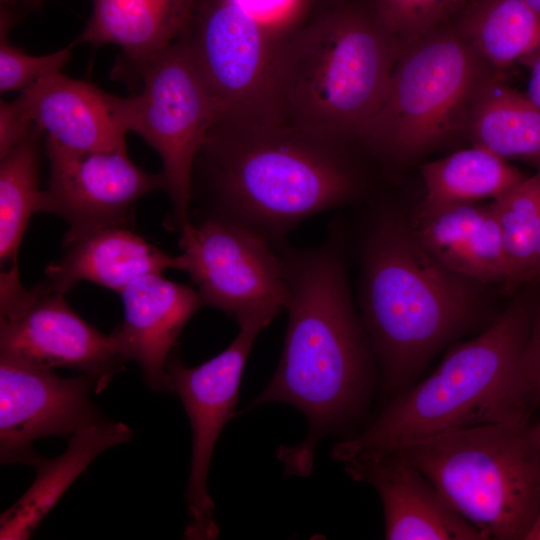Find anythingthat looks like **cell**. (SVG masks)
<instances>
[{
    "instance_id": "38",
    "label": "cell",
    "mask_w": 540,
    "mask_h": 540,
    "mask_svg": "<svg viewBox=\"0 0 540 540\" xmlns=\"http://www.w3.org/2000/svg\"><path fill=\"white\" fill-rule=\"evenodd\" d=\"M532 425H533V429H534L535 433L540 438V420L538 422H536L535 424H532Z\"/></svg>"
},
{
    "instance_id": "36",
    "label": "cell",
    "mask_w": 540,
    "mask_h": 540,
    "mask_svg": "<svg viewBox=\"0 0 540 540\" xmlns=\"http://www.w3.org/2000/svg\"><path fill=\"white\" fill-rule=\"evenodd\" d=\"M0 2H1V7L14 9L18 3V0H0Z\"/></svg>"
},
{
    "instance_id": "21",
    "label": "cell",
    "mask_w": 540,
    "mask_h": 540,
    "mask_svg": "<svg viewBox=\"0 0 540 540\" xmlns=\"http://www.w3.org/2000/svg\"><path fill=\"white\" fill-rule=\"evenodd\" d=\"M133 433L123 423L104 420L73 434L61 456L41 457L34 465L37 476L32 486L2 514L0 538H29L89 463L106 449L130 441Z\"/></svg>"
},
{
    "instance_id": "19",
    "label": "cell",
    "mask_w": 540,
    "mask_h": 540,
    "mask_svg": "<svg viewBox=\"0 0 540 540\" xmlns=\"http://www.w3.org/2000/svg\"><path fill=\"white\" fill-rule=\"evenodd\" d=\"M63 245V255L46 267L44 280L62 294L80 281L120 293L144 275L182 270L180 255L163 251L127 227L101 228Z\"/></svg>"
},
{
    "instance_id": "25",
    "label": "cell",
    "mask_w": 540,
    "mask_h": 540,
    "mask_svg": "<svg viewBox=\"0 0 540 540\" xmlns=\"http://www.w3.org/2000/svg\"><path fill=\"white\" fill-rule=\"evenodd\" d=\"M44 131L32 124L27 134L0 157L1 268L18 264V251L33 214L41 212L39 187L41 140Z\"/></svg>"
},
{
    "instance_id": "14",
    "label": "cell",
    "mask_w": 540,
    "mask_h": 540,
    "mask_svg": "<svg viewBox=\"0 0 540 540\" xmlns=\"http://www.w3.org/2000/svg\"><path fill=\"white\" fill-rule=\"evenodd\" d=\"M97 381L81 374L62 378L53 369L0 354L1 464L34 466L42 456L33 442L72 436L105 419L91 400Z\"/></svg>"
},
{
    "instance_id": "15",
    "label": "cell",
    "mask_w": 540,
    "mask_h": 540,
    "mask_svg": "<svg viewBox=\"0 0 540 540\" xmlns=\"http://www.w3.org/2000/svg\"><path fill=\"white\" fill-rule=\"evenodd\" d=\"M14 101L31 122L78 151H111L126 145L132 127L134 95L118 97L61 72L39 79Z\"/></svg>"
},
{
    "instance_id": "27",
    "label": "cell",
    "mask_w": 540,
    "mask_h": 540,
    "mask_svg": "<svg viewBox=\"0 0 540 540\" xmlns=\"http://www.w3.org/2000/svg\"><path fill=\"white\" fill-rule=\"evenodd\" d=\"M17 20L14 9L1 7L0 12V91H23L39 79L57 72L70 61L72 43L42 56H32L12 45L8 33Z\"/></svg>"
},
{
    "instance_id": "16",
    "label": "cell",
    "mask_w": 540,
    "mask_h": 540,
    "mask_svg": "<svg viewBox=\"0 0 540 540\" xmlns=\"http://www.w3.org/2000/svg\"><path fill=\"white\" fill-rule=\"evenodd\" d=\"M119 294L123 321L110 333L118 351L140 365L150 389L174 393L166 363L183 328L204 305L199 292L162 274H148Z\"/></svg>"
},
{
    "instance_id": "37",
    "label": "cell",
    "mask_w": 540,
    "mask_h": 540,
    "mask_svg": "<svg viewBox=\"0 0 540 540\" xmlns=\"http://www.w3.org/2000/svg\"><path fill=\"white\" fill-rule=\"evenodd\" d=\"M529 5H531L536 11L540 13V0H525Z\"/></svg>"
},
{
    "instance_id": "35",
    "label": "cell",
    "mask_w": 540,
    "mask_h": 540,
    "mask_svg": "<svg viewBox=\"0 0 540 540\" xmlns=\"http://www.w3.org/2000/svg\"><path fill=\"white\" fill-rule=\"evenodd\" d=\"M43 3V0H23V6L27 11L37 10Z\"/></svg>"
},
{
    "instance_id": "3",
    "label": "cell",
    "mask_w": 540,
    "mask_h": 540,
    "mask_svg": "<svg viewBox=\"0 0 540 540\" xmlns=\"http://www.w3.org/2000/svg\"><path fill=\"white\" fill-rule=\"evenodd\" d=\"M345 143L276 122H215L193 165L200 215L245 225L273 245L301 222L358 201L364 181Z\"/></svg>"
},
{
    "instance_id": "7",
    "label": "cell",
    "mask_w": 540,
    "mask_h": 540,
    "mask_svg": "<svg viewBox=\"0 0 540 540\" xmlns=\"http://www.w3.org/2000/svg\"><path fill=\"white\" fill-rule=\"evenodd\" d=\"M493 76L460 31L438 28L401 49L359 140L388 160L417 157L467 129L475 96Z\"/></svg>"
},
{
    "instance_id": "23",
    "label": "cell",
    "mask_w": 540,
    "mask_h": 540,
    "mask_svg": "<svg viewBox=\"0 0 540 540\" xmlns=\"http://www.w3.org/2000/svg\"><path fill=\"white\" fill-rule=\"evenodd\" d=\"M421 175L425 195L416 209L423 211L494 200L525 178L506 159L479 145L422 165Z\"/></svg>"
},
{
    "instance_id": "26",
    "label": "cell",
    "mask_w": 540,
    "mask_h": 540,
    "mask_svg": "<svg viewBox=\"0 0 540 540\" xmlns=\"http://www.w3.org/2000/svg\"><path fill=\"white\" fill-rule=\"evenodd\" d=\"M490 204L500 227L510 269L503 289L513 294L533 281L531 264L540 214V170L525 177Z\"/></svg>"
},
{
    "instance_id": "22",
    "label": "cell",
    "mask_w": 540,
    "mask_h": 540,
    "mask_svg": "<svg viewBox=\"0 0 540 540\" xmlns=\"http://www.w3.org/2000/svg\"><path fill=\"white\" fill-rule=\"evenodd\" d=\"M467 130L474 145L540 169V109L525 93L500 83L495 76L477 92Z\"/></svg>"
},
{
    "instance_id": "5",
    "label": "cell",
    "mask_w": 540,
    "mask_h": 540,
    "mask_svg": "<svg viewBox=\"0 0 540 540\" xmlns=\"http://www.w3.org/2000/svg\"><path fill=\"white\" fill-rule=\"evenodd\" d=\"M400 51L370 4L325 5L277 46L274 88L283 122L343 142L359 139Z\"/></svg>"
},
{
    "instance_id": "24",
    "label": "cell",
    "mask_w": 540,
    "mask_h": 540,
    "mask_svg": "<svg viewBox=\"0 0 540 540\" xmlns=\"http://www.w3.org/2000/svg\"><path fill=\"white\" fill-rule=\"evenodd\" d=\"M460 32L494 73L540 52V13L525 0H481Z\"/></svg>"
},
{
    "instance_id": "17",
    "label": "cell",
    "mask_w": 540,
    "mask_h": 540,
    "mask_svg": "<svg viewBox=\"0 0 540 540\" xmlns=\"http://www.w3.org/2000/svg\"><path fill=\"white\" fill-rule=\"evenodd\" d=\"M343 465L351 478L372 485L378 492L385 539L484 540L441 491L399 452Z\"/></svg>"
},
{
    "instance_id": "40",
    "label": "cell",
    "mask_w": 540,
    "mask_h": 540,
    "mask_svg": "<svg viewBox=\"0 0 540 540\" xmlns=\"http://www.w3.org/2000/svg\"><path fill=\"white\" fill-rule=\"evenodd\" d=\"M539 279H540V277H539Z\"/></svg>"
},
{
    "instance_id": "33",
    "label": "cell",
    "mask_w": 540,
    "mask_h": 540,
    "mask_svg": "<svg viewBox=\"0 0 540 540\" xmlns=\"http://www.w3.org/2000/svg\"><path fill=\"white\" fill-rule=\"evenodd\" d=\"M531 276H532V280L538 279L540 277V214H539L535 238H534L533 257H532V264H531Z\"/></svg>"
},
{
    "instance_id": "1",
    "label": "cell",
    "mask_w": 540,
    "mask_h": 540,
    "mask_svg": "<svg viewBox=\"0 0 540 540\" xmlns=\"http://www.w3.org/2000/svg\"><path fill=\"white\" fill-rule=\"evenodd\" d=\"M275 248L288 289L287 330L277 369L248 409L280 402L306 416L305 439L281 446L277 458L286 475L307 477L321 438L348 430L364 416L379 374L351 293L342 217L317 246L295 247L286 240Z\"/></svg>"
},
{
    "instance_id": "8",
    "label": "cell",
    "mask_w": 540,
    "mask_h": 540,
    "mask_svg": "<svg viewBox=\"0 0 540 540\" xmlns=\"http://www.w3.org/2000/svg\"><path fill=\"white\" fill-rule=\"evenodd\" d=\"M128 73L142 82L131 131L161 158L172 203L165 225L179 232L191 220L193 165L217 120L216 107L185 36Z\"/></svg>"
},
{
    "instance_id": "30",
    "label": "cell",
    "mask_w": 540,
    "mask_h": 540,
    "mask_svg": "<svg viewBox=\"0 0 540 540\" xmlns=\"http://www.w3.org/2000/svg\"><path fill=\"white\" fill-rule=\"evenodd\" d=\"M521 367L528 390L537 404L540 402V300L523 351Z\"/></svg>"
},
{
    "instance_id": "28",
    "label": "cell",
    "mask_w": 540,
    "mask_h": 540,
    "mask_svg": "<svg viewBox=\"0 0 540 540\" xmlns=\"http://www.w3.org/2000/svg\"><path fill=\"white\" fill-rule=\"evenodd\" d=\"M457 0H370L376 17L400 49L439 28Z\"/></svg>"
},
{
    "instance_id": "11",
    "label": "cell",
    "mask_w": 540,
    "mask_h": 540,
    "mask_svg": "<svg viewBox=\"0 0 540 540\" xmlns=\"http://www.w3.org/2000/svg\"><path fill=\"white\" fill-rule=\"evenodd\" d=\"M65 294L44 280L26 288L18 264L1 269L0 354L48 368H68L97 381L100 393L127 362L111 334L81 318Z\"/></svg>"
},
{
    "instance_id": "20",
    "label": "cell",
    "mask_w": 540,
    "mask_h": 540,
    "mask_svg": "<svg viewBox=\"0 0 540 540\" xmlns=\"http://www.w3.org/2000/svg\"><path fill=\"white\" fill-rule=\"evenodd\" d=\"M92 12L75 41L120 46L126 71L183 38L200 0H90Z\"/></svg>"
},
{
    "instance_id": "9",
    "label": "cell",
    "mask_w": 540,
    "mask_h": 540,
    "mask_svg": "<svg viewBox=\"0 0 540 540\" xmlns=\"http://www.w3.org/2000/svg\"><path fill=\"white\" fill-rule=\"evenodd\" d=\"M185 37L216 107V122H283L274 88L280 41L235 0H200Z\"/></svg>"
},
{
    "instance_id": "31",
    "label": "cell",
    "mask_w": 540,
    "mask_h": 540,
    "mask_svg": "<svg viewBox=\"0 0 540 540\" xmlns=\"http://www.w3.org/2000/svg\"><path fill=\"white\" fill-rule=\"evenodd\" d=\"M32 124L15 101H1L0 157L7 154L27 134Z\"/></svg>"
},
{
    "instance_id": "18",
    "label": "cell",
    "mask_w": 540,
    "mask_h": 540,
    "mask_svg": "<svg viewBox=\"0 0 540 540\" xmlns=\"http://www.w3.org/2000/svg\"><path fill=\"white\" fill-rule=\"evenodd\" d=\"M410 220L423 246L445 266L482 284L504 288L510 269L490 203L416 209Z\"/></svg>"
},
{
    "instance_id": "10",
    "label": "cell",
    "mask_w": 540,
    "mask_h": 540,
    "mask_svg": "<svg viewBox=\"0 0 540 540\" xmlns=\"http://www.w3.org/2000/svg\"><path fill=\"white\" fill-rule=\"evenodd\" d=\"M182 270L204 305L238 323L254 316L274 319L285 309L288 289L283 262L264 236L240 223L199 215L179 232Z\"/></svg>"
},
{
    "instance_id": "29",
    "label": "cell",
    "mask_w": 540,
    "mask_h": 540,
    "mask_svg": "<svg viewBox=\"0 0 540 540\" xmlns=\"http://www.w3.org/2000/svg\"><path fill=\"white\" fill-rule=\"evenodd\" d=\"M279 41L306 20L313 0H235Z\"/></svg>"
},
{
    "instance_id": "39",
    "label": "cell",
    "mask_w": 540,
    "mask_h": 540,
    "mask_svg": "<svg viewBox=\"0 0 540 540\" xmlns=\"http://www.w3.org/2000/svg\"><path fill=\"white\" fill-rule=\"evenodd\" d=\"M331 2L334 1V0H330Z\"/></svg>"
},
{
    "instance_id": "34",
    "label": "cell",
    "mask_w": 540,
    "mask_h": 540,
    "mask_svg": "<svg viewBox=\"0 0 540 540\" xmlns=\"http://www.w3.org/2000/svg\"><path fill=\"white\" fill-rule=\"evenodd\" d=\"M526 540H540V512L537 515Z\"/></svg>"
},
{
    "instance_id": "13",
    "label": "cell",
    "mask_w": 540,
    "mask_h": 540,
    "mask_svg": "<svg viewBox=\"0 0 540 540\" xmlns=\"http://www.w3.org/2000/svg\"><path fill=\"white\" fill-rule=\"evenodd\" d=\"M45 152L49 181L41 212L66 221L63 244L105 227L129 228L136 202L152 191L167 189L163 173L139 168L126 145L111 151H78L47 134Z\"/></svg>"
},
{
    "instance_id": "32",
    "label": "cell",
    "mask_w": 540,
    "mask_h": 540,
    "mask_svg": "<svg viewBox=\"0 0 540 540\" xmlns=\"http://www.w3.org/2000/svg\"><path fill=\"white\" fill-rule=\"evenodd\" d=\"M527 63L530 66V76L525 94L540 109V52Z\"/></svg>"
},
{
    "instance_id": "6",
    "label": "cell",
    "mask_w": 540,
    "mask_h": 540,
    "mask_svg": "<svg viewBox=\"0 0 540 540\" xmlns=\"http://www.w3.org/2000/svg\"><path fill=\"white\" fill-rule=\"evenodd\" d=\"M396 452L484 540H526L540 512V438L529 420L454 429Z\"/></svg>"
},
{
    "instance_id": "12",
    "label": "cell",
    "mask_w": 540,
    "mask_h": 540,
    "mask_svg": "<svg viewBox=\"0 0 540 540\" xmlns=\"http://www.w3.org/2000/svg\"><path fill=\"white\" fill-rule=\"evenodd\" d=\"M271 321L254 316L238 322L239 332L230 345L200 365L187 367L175 350L167 360L173 391L183 403L193 435L185 538L209 540L219 534L215 505L207 489L210 461L221 431L235 416L242 374L254 341Z\"/></svg>"
},
{
    "instance_id": "2",
    "label": "cell",
    "mask_w": 540,
    "mask_h": 540,
    "mask_svg": "<svg viewBox=\"0 0 540 540\" xmlns=\"http://www.w3.org/2000/svg\"><path fill=\"white\" fill-rule=\"evenodd\" d=\"M372 206L358 235V312L390 399L439 352L482 332L501 311H494L488 285L451 270L423 246L410 214L391 202Z\"/></svg>"
},
{
    "instance_id": "4",
    "label": "cell",
    "mask_w": 540,
    "mask_h": 540,
    "mask_svg": "<svg viewBox=\"0 0 540 540\" xmlns=\"http://www.w3.org/2000/svg\"><path fill=\"white\" fill-rule=\"evenodd\" d=\"M538 302L523 289L495 321L458 341L434 371L390 398L361 432L336 443L342 464L375 459L450 430L529 420L535 407L521 361Z\"/></svg>"
}]
</instances>
